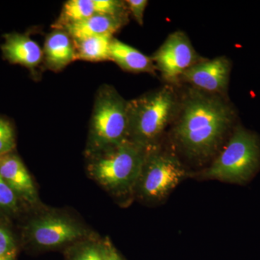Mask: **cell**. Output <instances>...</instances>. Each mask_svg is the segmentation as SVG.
I'll list each match as a JSON object with an SVG mask.
<instances>
[{"label": "cell", "mask_w": 260, "mask_h": 260, "mask_svg": "<svg viewBox=\"0 0 260 260\" xmlns=\"http://www.w3.org/2000/svg\"><path fill=\"white\" fill-rule=\"evenodd\" d=\"M174 136L184 153L198 160L218 150L232 125L231 107L215 94L191 90L181 106Z\"/></svg>", "instance_id": "6da1fadb"}, {"label": "cell", "mask_w": 260, "mask_h": 260, "mask_svg": "<svg viewBox=\"0 0 260 260\" xmlns=\"http://www.w3.org/2000/svg\"><path fill=\"white\" fill-rule=\"evenodd\" d=\"M148 151L129 139L124 140L88 157L89 175L114 195L129 194L136 189Z\"/></svg>", "instance_id": "7a4b0ae2"}, {"label": "cell", "mask_w": 260, "mask_h": 260, "mask_svg": "<svg viewBox=\"0 0 260 260\" xmlns=\"http://www.w3.org/2000/svg\"><path fill=\"white\" fill-rule=\"evenodd\" d=\"M177 107L168 86L128 102V139L147 150L155 148Z\"/></svg>", "instance_id": "3957f363"}, {"label": "cell", "mask_w": 260, "mask_h": 260, "mask_svg": "<svg viewBox=\"0 0 260 260\" xmlns=\"http://www.w3.org/2000/svg\"><path fill=\"white\" fill-rule=\"evenodd\" d=\"M128 102L115 89L104 85L99 89L90 121L87 156L120 144L128 139Z\"/></svg>", "instance_id": "277c9868"}, {"label": "cell", "mask_w": 260, "mask_h": 260, "mask_svg": "<svg viewBox=\"0 0 260 260\" xmlns=\"http://www.w3.org/2000/svg\"><path fill=\"white\" fill-rule=\"evenodd\" d=\"M260 167V142L254 133L239 126L220 154L205 172L204 177L244 184Z\"/></svg>", "instance_id": "5b68a950"}, {"label": "cell", "mask_w": 260, "mask_h": 260, "mask_svg": "<svg viewBox=\"0 0 260 260\" xmlns=\"http://www.w3.org/2000/svg\"><path fill=\"white\" fill-rule=\"evenodd\" d=\"M187 172L173 154L162 152L157 147L147 152L135 190L143 199H164L184 180Z\"/></svg>", "instance_id": "8992f818"}, {"label": "cell", "mask_w": 260, "mask_h": 260, "mask_svg": "<svg viewBox=\"0 0 260 260\" xmlns=\"http://www.w3.org/2000/svg\"><path fill=\"white\" fill-rule=\"evenodd\" d=\"M29 240L40 249H53L81 240L88 231L69 217L45 214L32 219L26 228Z\"/></svg>", "instance_id": "52a82bcc"}, {"label": "cell", "mask_w": 260, "mask_h": 260, "mask_svg": "<svg viewBox=\"0 0 260 260\" xmlns=\"http://www.w3.org/2000/svg\"><path fill=\"white\" fill-rule=\"evenodd\" d=\"M164 78L174 82L198 63V55L184 32H172L152 56Z\"/></svg>", "instance_id": "ba28073f"}, {"label": "cell", "mask_w": 260, "mask_h": 260, "mask_svg": "<svg viewBox=\"0 0 260 260\" xmlns=\"http://www.w3.org/2000/svg\"><path fill=\"white\" fill-rule=\"evenodd\" d=\"M230 71L229 59L219 56L193 65L184 72L181 78L202 91L220 94L226 90Z\"/></svg>", "instance_id": "9c48e42d"}, {"label": "cell", "mask_w": 260, "mask_h": 260, "mask_svg": "<svg viewBox=\"0 0 260 260\" xmlns=\"http://www.w3.org/2000/svg\"><path fill=\"white\" fill-rule=\"evenodd\" d=\"M127 6L117 0H70L65 3L54 28L61 30L99 14L128 15Z\"/></svg>", "instance_id": "30bf717a"}, {"label": "cell", "mask_w": 260, "mask_h": 260, "mask_svg": "<svg viewBox=\"0 0 260 260\" xmlns=\"http://www.w3.org/2000/svg\"><path fill=\"white\" fill-rule=\"evenodd\" d=\"M0 176L14 191L18 199L30 205L37 203L39 198L37 188L18 155L10 153L0 157Z\"/></svg>", "instance_id": "8fae6325"}, {"label": "cell", "mask_w": 260, "mask_h": 260, "mask_svg": "<svg viewBox=\"0 0 260 260\" xmlns=\"http://www.w3.org/2000/svg\"><path fill=\"white\" fill-rule=\"evenodd\" d=\"M128 15L99 14L61 29L73 40L95 36L112 35L126 25Z\"/></svg>", "instance_id": "7c38bea8"}, {"label": "cell", "mask_w": 260, "mask_h": 260, "mask_svg": "<svg viewBox=\"0 0 260 260\" xmlns=\"http://www.w3.org/2000/svg\"><path fill=\"white\" fill-rule=\"evenodd\" d=\"M2 50L8 60L34 69L42 61L44 52L37 42L23 34H8Z\"/></svg>", "instance_id": "4fadbf2b"}, {"label": "cell", "mask_w": 260, "mask_h": 260, "mask_svg": "<svg viewBox=\"0 0 260 260\" xmlns=\"http://www.w3.org/2000/svg\"><path fill=\"white\" fill-rule=\"evenodd\" d=\"M43 52L47 68L53 71H59L76 60L73 39L64 30L55 29L48 35Z\"/></svg>", "instance_id": "5bb4252c"}, {"label": "cell", "mask_w": 260, "mask_h": 260, "mask_svg": "<svg viewBox=\"0 0 260 260\" xmlns=\"http://www.w3.org/2000/svg\"><path fill=\"white\" fill-rule=\"evenodd\" d=\"M109 56L121 69L132 73H154L157 69L152 57L114 38L111 43Z\"/></svg>", "instance_id": "9a60e30c"}, {"label": "cell", "mask_w": 260, "mask_h": 260, "mask_svg": "<svg viewBox=\"0 0 260 260\" xmlns=\"http://www.w3.org/2000/svg\"><path fill=\"white\" fill-rule=\"evenodd\" d=\"M112 35L95 36L73 40L77 59L89 61L110 60Z\"/></svg>", "instance_id": "2e32d148"}, {"label": "cell", "mask_w": 260, "mask_h": 260, "mask_svg": "<svg viewBox=\"0 0 260 260\" xmlns=\"http://www.w3.org/2000/svg\"><path fill=\"white\" fill-rule=\"evenodd\" d=\"M70 260H104L103 244L90 242L82 244L73 253Z\"/></svg>", "instance_id": "e0dca14e"}, {"label": "cell", "mask_w": 260, "mask_h": 260, "mask_svg": "<svg viewBox=\"0 0 260 260\" xmlns=\"http://www.w3.org/2000/svg\"><path fill=\"white\" fill-rule=\"evenodd\" d=\"M15 147L14 130L9 121L0 118V157L12 153Z\"/></svg>", "instance_id": "ac0fdd59"}, {"label": "cell", "mask_w": 260, "mask_h": 260, "mask_svg": "<svg viewBox=\"0 0 260 260\" xmlns=\"http://www.w3.org/2000/svg\"><path fill=\"white\" fill-rule=\"evenodd\" d=\"M18 200L14 191L0 176V208L7 211L16 212Z\"/></svg>", "instance_id": "d6986e66"}, {"label": "cell", "mask_w": 260, "mask_h": 260, "mask_svg": "<svg viewBox=\"0 0 260 260\" xmlns=\"http://www.w3.org/2000/svg\"><path fill=\"white\" fill-rule=\"evenodd\" d=\"M17 246L14 237L9 229L0 225V256L15 257Z\"/></svg>", "instance_id": "ffe728a7"}, {"label": "cell", "mask_w": 260, "mask_h": 260, "mask_svg": "<svg viewBox=\"0 0 260 260\" xmlns=\"http://www.w3.org/2000/svg\"><path fill=\"white\" fill-rule=\"evenodd\" d=\"M148 3L146 0H128L126 2L128 10L140 25L143 24L144 12Z\"/></svg>", "instance_id": "44dd1931"}, {"label": "cell", "mask_w": 260, "mask_h": 260, "mask_svg": "<svg viewBox=\"0 0 260 260\" xmlns=\"http://www.w3.org/2000/svg\"><path fill=\"white\" fill-rule=\"evenodd\" d=\"M103 247H104V260H122L110 242L103 243Z\"/></svg>", "instance_id": "7402d4cb"}, {"label": "cell", "mask_w": 260, "mask_h": 260, "mask_svg": "<svg viewBox=\"0 0 260 260\" xmlns=\"http://www.w3.org/2000/svg\"><path fill=\"white\" fill-rule=\"evenodd\" d=\"M15 257H3V256H0V260H15Z\"/></svg>", "instance_id": "603a6c76"}]
</instances>
